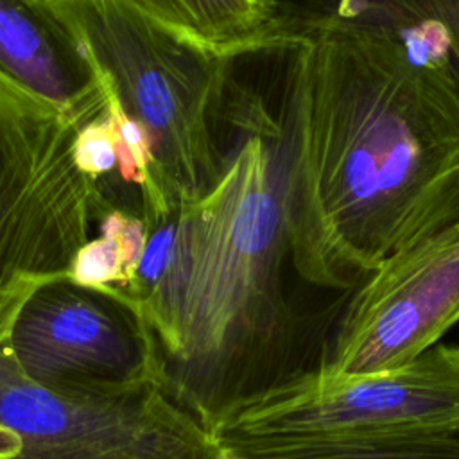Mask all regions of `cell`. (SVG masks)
Wrapping results in <instances>:
<instances>
[{
	"mask_svg": "<svg viewBox=\"0 0 459 459\" xmlns=\"http://www.w3.org/2000/svg\"><path fill=\"white\" fill-rule=\"evenodd\" d=\"M285 145L289 255L317 287L459 226V93L385 38H294Z\"/></svg>",
	"mask_w": 459,
	"mask_h": 459,
	"instance_id": "6da1fadb",
	"label": "cell"
},
{
	"mask_svg": "<svg viewBox=\"0 0 459 459\" xmlns=\"http://www.w3.org/2000/svg\"><path fill=\"white\" fill-rule=\"evenodd\" d=\"M271 122L231 151L213 188L152 231L131 298L152 335L165 387L210 430L267 387L290 312L287 170Z\"/></svg>",
	"mask_w": 459,
	"mask_h": 459,
	"instance_id": "7a4b0ae2",
	"label": "cell"
},
{
	"mask_svg": "<svg viewBox=\"0 0 459 459\" xmlns=\"http://www.w3.org/2000/svg\"><path fill=\"white\" fill-rule=\"evenodd\" d=\"M81 36L109 99L142 131L149 167L140 188L152 231L206 195L231 151L224 126L253 127L255 99L237 100L231 57L221 56L117 0H52Z\"/></svg>",
	"mask_w": 459,
	"mask_h": 459,
	"instance_id": "3957f363",
	"label": "cell"
},
{
	"mask_svg": "<svg viewBox=\"0 0 459 459\" xmlns=\"http://www.w3.org/2000/svg\"><path fill=\"white\" fill-rule=\"evenodd\" d=\"M79 127L0 75V339L38 285L70 276L100 181L75 160Z\"/></svg>",
	"mask_w": 459,
	"mask_h": 459,
	"instance_id": "277c9868",
	"label": "cell"
},
{
	"mask_svg": "<svg viewBox=\"0 0 459 459\" xmlns=\"http://www.w3.org/2000/svg\"><path fill=\"white\" fill-rule=\"evenodd\" d=\"M0 355L29 384L63 396H111L163 382L136 303L72 276L27 294L5 326Z\"/></svg>",
	"mask_w": 459,
	"mask_h": 459,
	"instance_id": "5b68a950",
	"label": "cell"
},
{
	"mask_svg": "<svg viewBox=\"0 0 459 459\" xmlns=\"http://www.w3.org/2000/svg\"><path fill=\"white\" fill-rule=\"evenodd\" d=\"M0 459H230L163 382L111 396H63L0 355Z\"/></svg>",
	"mask_w": 459,
	"mask_h": 459,
	"instance_id": "8992f818",
	"label": "cell"
},
{
	"mask_svg": "<svg viewBox=\"0 0 459 459\" xmlns=\"http://www.w3.org/2000/svg\"><path fill=\"white\" fill-rule=\"evenodd\" d=\"M459 420V346L436 344L384 371L280 378L240 400L212 429L219 441L385 430Z\"/></svg>",
	"mask_w": 459,
	"mask_h": 459,
	"instance_id": "52a82bcc",
	"label": "cell"
},
{
	"mask_svg": "<svg viewBox=\"0 0 459 459\" xmlns=\"http://www.w3.org/2000/svg\"><path fill=\"white\" fill-rule=\"evenodd\" d=\"M459 325V226L384 260L355 289L317 368L351 377L403 366Z\"/></svg>",
	"mask_w": 459,
	"mask_h": 459,
	"instance_id": "ba28073f",
	"label": "cell"
},
{
	"mask_svg": "<svg viewBox=\"0 0 459 459\" xmlns=\"http://www.w3.org/2000/svg\"><path fill=\"white\" fill-rule=\"evenodd\" d=\"M0 75L79 131L108 115V88L52 0H0Z\"/></svg>",
	"mask_w": 459,
	"mask_h": 459,
	"instance_id": "9c48e42d",
	"label": "cell"
},
{
	"mask_svg": "<svg viewBox=\"0 0 459 459\" xmlns=\"http://www.w3.org/2000/svg\"><path fill=\"white\" fill-rule=\"evenodd\" d=\"M292 41L312 30L371 34L402 45L459 93V0H278Z\"/></svg>",
	"mask_w": 459,
	"mask_h": 459,
	"instance_id": "30bf717a",
	"label": "cell"
},
{
	"mask_svg": "<svg viewBox=\"0 0 459 459\" xmlns=\"http://www.w3.org/2000/svg\"><path fill=\"white\" fill-rule=\"evenodd\" d=\"M231 59L292 43L278 0H117Z\"/></svg>",
	"mask_w": 459,
	"mask_h": 459,
	"instance_id": "8fae6325",
	"label": "cell"
},
{
	"mask_svg": "<svg viewBox=\"0 0 459 459\" xmlns=\"http://www.w3.org/2000/svg\"><path fill=\"white\" fill-rule=\"evenodd\" d=\"M231 459H459V420L385 430L226 439Z\"/></svg>",
	"mask_w": 459,
	"mask_h": 459,
	"instance_id": "7c38bea8",
	"label": "cell"
},
{
	"mask_svg": "<svg viewBox=\"0 0 459 459\" xmlns=\"http://www.w3.org/2000/svg\"><path fill=\"white\" fill-rule=\"evenodd\" d=\"M149 237L151 230L142 217L109 208L102 213L100 237L90 238L81 247L70 276L88 285L120 290L133 280Z\"/></svg>",
	"mask_w": 459,
	"mask_h": 459,
	"instance_id": "4fadbf2b",
	"label": "cell"
},
{
	"mask_svg": "<svg viewBox=\"0 0 459 459\" xmlns=\"http://www.w3.org/2000/svg\"><path fill=\"white\" fill-rule=\"evenodd\" d=\"M75 160L86 174L99 181L106 172L117 167V136L113 122L108 115L79 131L75 142Z\"/></svg>",
	"mask_w": 459,
	"mask_h": 459,
	"instance_id": "5bb4252c",
	"label": "cell"
},
{
	"mask_svg": "<svg viewBox=\"0 0 459 459\" xmlns=\"http://www.w3.org/2000/svg\"><path fill=\"white\" fill-rule=\"evenodd\" d=\"M230 459H231V457H230Z\"/></svg>",
	"mask_w": 459,
	"mask_h": 459,
	"instance_id": "9a60e30c",
	"label": "cell"
}]
</instances>
